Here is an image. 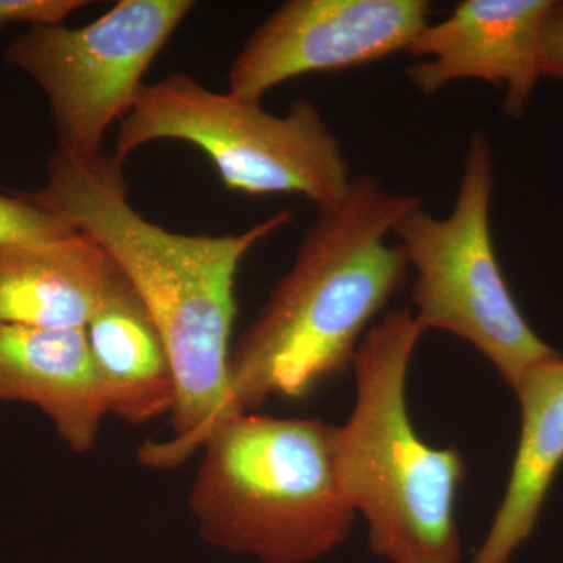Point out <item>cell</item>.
Instances as JSON below:
<instances>
[{"label": "cell", "instance_id": "9a60e30c", "mask_svg": "<svg viewBox=\"0 0 563 563\" xmlns=\"http://www.w3.org/2000/svg\"><path fill=\"white\" fill-rule=\"evenodd\" d=\"M88 5L85 0H0V29L9 24H65L70 14Z\"/></svg>", "mask_w": 563, "mask_h": 563}, {"label": "cell", "instance_id": "6da1fadb", "mask_svg": "<svg viewBox=\"0 0 563 563\" xmlns=\"http://www.w3.org/2000/svg\"><path fill=\"white\" fill-rule=\"evenodd\" d=\"M122 168L103 152L77 158L55 147L43 187L21 196L98 244L161 329L176 377L173 435L141 448L140 461L172 470L202 450L228 418L236 273L244 255L290 224L292 213L277 211L228 235L166 231L133 209Z\"/></svg>", "mask_w": 563, "mask_h": 563}, {"label": "cell", "instance_id": "5b68a950", "mask_svg": "<svg viewBox=\"0 0 563 563\" xmlns=\"http://www.w3.org/2000/svg\"><path fill=\"white\" fill-rule=\"evenodd\" d=\"M158 140L201 150L231 191L301 196L318 210L339 202L354 179L342 141L309 99H295L277 117L261 102L209 90L187 73L141 88L120 121L113 157L124 163Z\"/></svg>", "mask_w": 563, "mask_h": 563}, {"label": "cell", "instance_id": "5bb4252c", "mask_svg": "<svg viewBox=\"0 0 563 563\" xmlns=\"http://www.w3.org/2000/svg\"><path fill=\"white\" fill-rule=\"evenodd\" d=\"M77 233L68 222L25 201L21 195L0 192V244L46 246L66 242Z\"/></svg>", "mask_w": 563, "mask_h": 563}, {"label": "cell", "instance_id": "8992f818", "mask_svg": "<svg viewBox=\"0 0 563 563\" xmlns=\"http://www.w3.org/2000/svg\"><path fill=\"white\" fill-rule=\"evenodd\" d=\"M493 187L490 141L474 131L453 211L435 218L418 207L393 233L415 272L413 314L421 328L472 344L514 390L529 368L558 351L533 331L504 279L493 246Z\"/></svg>", "mask_w": 563, "mask_h": 563}, {"label": "cell", "instance_id": "ba28073f", "mask_svg": "<svg viewBox=\"0 0 563 563\" xmlns=\"http://www.w3.org/2000/svg\"><path fill=\"white\" fill-rule=\"evenodd\" d=\"M426 0H288L252 32L229 68V92L262 102L285 81L340 73L407 52L429 24Z\"/></svg>", "mask_w": 563, "mask_h": 563}, {"label": "cell", "instance_id": "3957f363", "mask_svg": "<svg viewBox=\"0 0 563 563\" xmlns=\"http://www.w3.org/2000/svg\"><path fill=\"white\" fill-rule=\"evenodd\" d=\"M424 329L393 310L363 336L352 368L357 398L335 426L333 459L347 503L368 523L369 548L388 563H461L455 501L466 465L454 446L415 431L407 376Z\"/></svg>", "mask_w": 563, "mask_h": 563}, {"label": "cell", "instance_id": "9c48e42d", "mask_svg": "<svg viewBox=\"0 0 563 563\" xmlns=\"http://www.w3.org/2000/svg\"><path fill=\"white\" fill-rule=\"evenodd\" d=\"M553 0H462L443 21L429 22L407 54L426 57L407 68L421 95L457 80L504 88L503 110L521 118L542 79L540 38Z\"/></svg>", "mask_w": 563, "mask_h": 563}, {"label": "cell", "instance_id": "7c38bea8", "mask_svg": "<svg viewBox=\"0 0 563 563\" xmlns=\"http://www.w3.org/2000/svg\"><path fill=\"white\" fill-rule=\"evenodd\" d=\"M521 428L509 483L472 563H510L531 539L563 466V357L536 363L514 388Z\"/></svg>", "mask_w": 563, "mask_h": 563}, {"label": "cell", "instance_id": "4fadbf2b", "mask_svg": "<svg viewBox=\"0 0 563 563\" xmlns=\"http://www.w3.org/2000/svg\"><path fill=\"white\" fill-rule=\"evenodd\" d=\"M109 257L77 233L46 246L0 244V325L85 329Z\"/></svg>", "mask_w": 563, "mask_h": 563}, {"label": "cell", "instance_id": "277c9868", "mask_svg": "<svg viewBox=\"0 0 563 563\" xmlns=\"http://www.w3.org/2000/svg\"><path fill=\"white\" fill-rule=\"evenodd\" d=\"M333 432L313 418L221 421L188 496L199 536L262 563H312L342 547L357 514L336 476Z\"/></svg>", "mask_w": 563, "mask_h": 563}, {"label": "cell", "instance_id": "8fae6325", "mask_svg": "<svg viewBox=\"0 0 563 563\" xmlns=\"http://www.w3.org/2000/svg\"><path fill=\"white\" fill-rule=\"evenodd\" d=\"M85 335L109 415L135 426L172 415L176 377L168 347L139 291L110 258Z\"/></svg>", "mask_w": 563, "mask_h": 563}, {"label": "cell", "instance_id": "30bf717a", "mask_svg": "<svg viewBox=\"0 0 563 563\" xmlns=\"http://www.w3.org/2000/svg\"><path fill=\"white\" fill-rule=\"evenodd\" d=\"M38 407L74 453L95 448L109 417L85 329L0 325V404Z\"/></svg>", "mask_w": 563, "mask_h": 563}, {"label": "cell", "instance_id": "2e32d148", "mask_svg": "<svg viewBox=\"0 0 563 563\" xmlns=\"http://www.w3.org/2000/svg\"><path fill=\"white\" fill-rule=\"evenodd\" d=\"M540 70L542 77L563 81V0H553L540 38Z\"/></svg>", "mask_w": 563, "mask_h": 563}, {"label": "cell", "instance_id": "52a82bcc", "mask_svg": "<svg viewBox=\"0 0 563 563\" xmlns=\"http://www.w3.org/2000/svg\"><path fill=\"white\" fill-rule=\"evenodd\" d=\"M191 0H121L84 27L32 25L3 60L22 70L49 102L57 150L101 154L113 122L131 111L144 74L195 9Z\"/></svg>", "mask_w": 563, "mask_h": 563}, {"label": "cell", "instance_id": "7a4b0ae2", "mask_svg": "<svg viewBox=\"0 0 563 563\" xmlns=\"http://www.w3.org/2000/svg\"><path fill=\"white\" fill-rule=\"evenodd\" d=\"M418 207V196L362 174L318 210L290 272L232 346L228 418L307 398L350 368L366 325L409 279L406 252L387 236Z\"/></svg>", "mask_w": 563, "mask_h": 563}]
</instances>
